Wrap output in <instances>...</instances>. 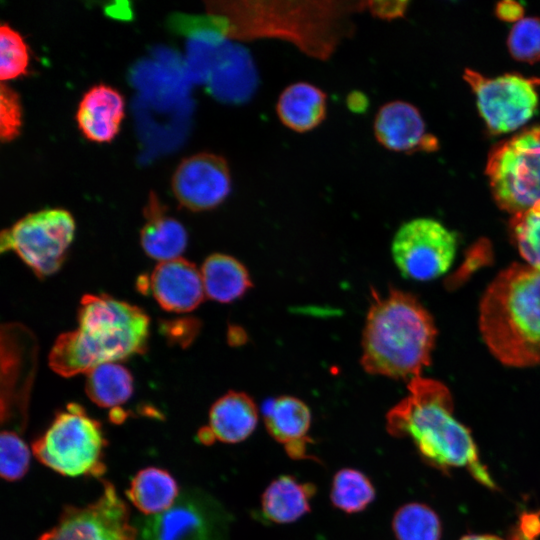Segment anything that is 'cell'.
I'll return each mask as SVG.
<instances>
[{"mask_svg": "<svg viewBox=\"0 0 540 540\" xmlns=\"http://www.w3.org/2000/svg\"><path fill=\"white\" fill-rule=\"evenodd\" d=\"M149 292L170 312H189L205 297L201 271L184 258L160 262L151 273Z\"/></svg>", "mask_w": 540, "mask_h": 540, "instance_id": "4fadbf2b", "label": "cell"}, {"mask_svg": "<svg viewBox=\"0 0 540 540\" xmlns=\"http://www.w3.org/2000/svg\"><path fill=\"white\" fill-rule=\"evenodd\" d=\"M29 50L23 37L7 24L0 28V79H15L28 72Z\"/></svg>", "mask_w": 540, "mask_h": 540, "instance_id": "4316f807", "label": "cell"}, {"mask_svg": "<svg viewBox=\"0 0 540 540\" xmlns=\"http://www.w3.org/2000/svg\"><path fill=\"white\" fill-rule=\"evenodd\" d=\"M231 517L213 496L198 488L180 491L166 511L133 520L136 540H230Z\"/></svg>", "mask_w": 540, "mask_h": 540, "instance_id": "ba28073f", "label": "cell"}, {"mask_svg": "<svg viewBox=\"0 0 540 540\" xmlns=\"http://www.w3.org/2000/svg\"><path fill=\"white\" fill-rule=\"evenodd\" d=\"M510 54L518 61H540V18L526 17L516 22L507 38Z\"/></svg>", "mask_w": 540, "mask_h": 540, "instance_id": "83f0119b", "label": "cell"}, {"mask_svg": "<svg viewBox=\"0 0 540 540\" xmlns=\"http://www.w3.org/2000/svg\"><path fill=\"white\" fill-rule=\"evenodd\" d=\"M179 494L175 479L167 471L155 467L139 471L127 491L129 500L144 516L166 511Z\"/></svg>", "mask_w": 540, "mask_h": 540, "instance_id": "7402d4cb", "label": "cell"}, {"mask_svg": "<svg viewBox=\"0 0 540 540\" xmlns=\"http://www.w3.org/2000/svg\"><path fill=\"white\" fill-rule=\"evenodd\" d=\"M376 492L371 480L354 468L338 470L331 483L332 505L348 514L364 511L375 499Z\"/></svg>", "mask_w": 540, "mask_h": 540, "instance_id": "cb8c5ba5", "label": "cell"}, {"mask_svg": "<svg viewBox=\"0 0 540 540\" xmlns=\"http://www.w3.org/2000/svg\"><path fill=\"white\" fill-rule=\"evenodd\" d=\"M264 423L270 436L285 446L308 438L311 412L302 400L280 396L266 403Z\"/></svg>", "mask_w": 540, "mask_h": 540, "instance_id": "44dd1931", "label": "cell"}, {"mask_svg": "<svg viewBox=\"0 0 540 540\" xmlns=\"http://www.w3.org/2000/svg\"><path fill=\"white\" fill-rule=\"evenodd\" d=\"M258 418V408L249 395L230 391L211 406L207 430L213 439L239 443L254 432Z\"/></svg>", "mask_w": 540, "mask_h": 540, "instance_id": "e0dca14e", "label": "cell"}, {"mask_svg": "<svg viewBox=\"0 0 540 540\" xmlns=\"http://www.w3.org/2000/svg\"><path fill=\"white\" fill-rule=\"evenodd\" d=\"M166 211L151 191L143 210L145 223L140 232V242L144 252L160 262L180 258L188 240L184 226Z\"/></svg>", "mask_w": 540, "mask_h": 540, "instance_id": "2e32d148", "label": "cell"}, {"mask_svg": "<svg viewBox=\"0 0 540 540\" xmlns=\"http://www.w3.org/2000/svg\"><path fill=\"white\" fill-rule=\"evenodd\" d=\"M496 16L506 22H518L523 19V6L516 1L505 0L496 5Z\"/></svg>", "mask_w": 540, "mask_h": 540, "instance_id": "4dcf8cb0", "label": "cell"}, {"mask_svg": "<svg viewBox=\"0 0 540 540\" xmlns=\"http://www.w3.org/2000/svg\"><path fill=\"white\" fill-rule=\"evenodd\" d=\"M458 246L457 234L430 218L403 224L392 242V257L400 273L409 279L428 281L451 267Z\"/></svg>", "mask_w": 540, "mask_h": 540, "instance_id": "30bf717a", "label": "cell"}, {"mask_svg": "<svg viewBox=\"0 0 540 540\" xmlns=\"http://www.w3.org/2000/svg\"><path fill=\"white\" fill-rule=\"evenodd\" d=\"M437 330L428 310L412 294L373 291L362 335L361 365L371 375L412 379L431 361Z\"/></svg>", "mask_w": 540, "mask_h": 540, "instance_id": "3957f363", "label": "cell"}, {"mask_svg": "<svg viewBox=\"0 0 540 540\" xmlns=\"http://www.w3.org/2000/svg\"><path fill=\"white\" fill-rule=\"evenodd\" d=\"M485 172L502 210L511 215L540 211V125L497 143L488 154Z\"/></svg>", "mask_w": 540, "mask_h": 540, "instance_id": "5b68a950", "label": "cell"}, {"mask_svg": "<svg viewBox=\"0 0 540 540\" xmlns=\"http://www.w3.org/2000/svg\"><path fill=\"white\" fill-rule=\"evenodd\" d=\"M39 540H136V529L126 503L114 486L105 482L93 503L67 507Z\"/></svg>", "mask_w": 540, "mask_h": 540, "instance_id": "8fae6325", "label": "cell"}, {"mask_svg": "<svg viewBox=\"0 0 540 540\" xmlns=\"http://www.w3.org/2000/svg\"><path fill=\"white\" fill-rule=\"evenodd\" d=\"M125 114V100L115 88L97 84L82 96L76 122L82 135L95 143H109L119 133Z\"/></svg>", "mask_w": 540, "mask_h": 540, "instance_id": "9a60e30c", "label": "cell"}, {"mask_svg": "<svg viewBox=\"0 0 540 540\" xmlns=\"http://www.w3.org/2000/svg\"><path fill=\"white\" fill-rule=\"evenodd\" d=\"M315 493L313 483L300 482L291 475H280L262 493L261 512L273 523L295 522L311 511V499Z\"/></svg>", "mask_w": 540, "mask_h": 540, "instance_id": "ac0fdd59", "label": "cell"}, {"mask_svg": "<svg viewBox=\"0 0 540 540\" xmlns=\"http://www.w3.org/2000/svg\"><path fill=\"white\" fill-rule=\"evenodd\" d=\"M105 438L100 424L75 403L58 413L46 432L32 445L36 458L50 469L70 477L98 476Z\"/></svg>", "mask_w": 540, "mask_h": 540, "instance_id": "8992f818", "label": "cell"}, {"mask_svg": "<svg viewBox=\"0 0 540 540\" xmlns=\"http://www.w3.org/2000/svg\"><path fill=\"white\" fill-rule=\"evenodd\" d=\"M408 395L386 414V429L396 438H410L424 460L447 471L465 468L480 484L495 489L480 461L470 430L453 416V399L440 381L416 376Z\"/></svg>", "mask_w": 540, "mask_h": 540, "instance_id": "6da1fadb", "label": "cell"}, {"mask_svg": "<svg viewBox=\"0 0 540 540\" xmlns=\"http://www.w3.org/2000/svg\"><path fill=\"white\" fill-rule=\"evenodd\" d=\"M200 271L205 296L220 303L232 302L252 287L246 267L226 254L216 253L208 256Z\"/></svg>", "mask_w": 540, "mask_h": 540, "instance_id": "ffe728a7", "label": "cell"}, {"mask_svg": "<svg viewBox=\"0 0 540 540\" xmlns=\"http://www.w3.org/2000/svg\"><path fill=\"white\" fill-rule=\"evenodd\" d=\"M75 234V220L62 208L29 213L3 230L1 252L12 251L40 278L62 266Z\"/></svg>", "mask_w": 540, "mask_h": 540, "instance_id": "52a82bcc", "label": "cell"}, {"mask_svg": "<svg viewBox=\"0 0 540 540\" xmlns=\"http://www.w3.org/2000/svg\"><path fill=\"white\" fill-rule=\"evenodd\" d=\"M479 329L502 364L540 366V271L519 263L501 271L480 301Z\"/></svg>", "mask_w": 540, "mask_h": 540, "instance_id": "277c9868", "label": "cell"}, {"mask_svg": "<svg viewBox=\"0 0 540 540\" xmlns=\"http://www.w3.org/2000/svg\"><path fill=\"white\" fill-rule=\"evenodd\" d=\"M22 126V107L18 94L4 82L0 88V138L2 142L15 139Z\"/></svg>", "mask_w": 540, "mask_h": 540, "instance_id": "f546056e", "label": "cell"}, {"mask_svg": "<svg viewBox=\"0 0 540 540\" xmlns=\"http://www.w3.org/2000/svg\"><path fill=\"white\" fill-rule=\"evenodd\" d=\"M30 451L13 431H3L0 438V472L9 481L19 480L27 472Z\"/></svg>", "mask_w": 540, "mask_h": 540, "instance_id": "f1b7e54d", "label": "cell"}, {"mask_svg": "<svg viewBox=\"0 0 540 540\" xmlns=\"http://www.w3.org/2000/svg\"><path fill=\"white\" fill-rule=\"evenodd\" d=\"M276 112L287 128L305 133L324 121L327 113V95L313 84L293 83L281 92Z\"/></svg>", "mask_w": 540, "mask_h": 540, "instance_id": "d6986e66", "label": "cell"}, {"mask_svg": "<svg viewBox=\"0 0 540 540\" xmlns=\"http://www.w3.org/2000/svg\"><path fill=\"white\" fill-rule=\"evenodd\" d=\"M460 540H504L499 536L489 534H470L463 536ZM509 540H534L524 535L517 527Z\"/></svg>", "mask_w": 540, "mask_h": 540, "instance_id": "1f68e13d", "label": "cell"}, {"mask_svg": "<svg viewBox=\"0 0 540 540\" xmlns=\"http://www.w3.org/2000/svg\"><path fill=\"white\" fill-rule=\"evenodd\" d=\"M392 530L396 540H440L441 522L436 512L422 503H407L395 512Z\"/></svg>", "mask_w": 540, "mask_h": 540, "instance_id": "d4e9b609", "label": "cell"}, {"mask_svg": "<svg viewBox=\"0 0 540 540\" xmlns=\"http://www.w3.org/2000/svg\"><path fill=\"white\" fill-rule=\"evenodd\" d=\"M464 79L476 95L481 117L494 134L522 127L536 112L539 78L514 73L487 78L466 69Z\"/></svg>", "mask_w": 540, "mask_h": 540, "instance_id": "9c48e42d", "label": "cell"}, {"mask_svg": "<svg viewBox=\"0 0 540 540\" xmlns=\"http://www.w3.org/2000/svg\"><path fill=\"white\" fill-rule=\"evenodd\" d=\"M509 227L513 243L526 264L540 271V211L512 215Z\"/></svg>", "mask_w": 540, "mask_h": 540, "instance_id": "484cf974", "label": "cell"}, {"mask_svg": "<svg viewBox=\"0 0 540 540\" xmlns=\"http://www.w3.org/2000/svg\"><path fill=\"white\" fill-rule=\"evenodd\" d=\"M77 320V328L58 336L49 354L50 368L61 376L88 373L146 350L149 318L135 305L88 294L81 299Z\"/></svg>", "mask_w": 540, "mask_h": 540, "instance_id": "7a4b0ae2", "label": "cell"}, {"mask_svg": "<svg viewBox=\"0 0 540 540\" xmlns=\"http://www.w3.org/2000/svg\"><path fill=\"white\" fill-rule=\"evenodd\" d=\"M86 393L103 408H117L133 393L131 373L119 363H105L87 373Z\"/></svg>", "mask_w": 540, "mask_h": 540, "instance_id": "603a6c76", "label": "cell"}, {"mask_svg": "<svg viewBox=\"0 0 540 540\" xmlns=\"http://www.w3.org/2000/svg\"><path fill=\"white\" fill-rule=\"evenodd\" d=\"M171 188L180 205L188 210L214 209L231 191L229 165L225 158L214 153L191 155L178 164Z\"/></svg>", "mask_w": 540, "mask_h": 540, "instance_id": "7c38bea8", "label": "cell"}, {"mask_svg": "<svg viewBox=\"0 0 540 540\" xmlns=\"http://www.w3.org/2000/svg\"><path fill=\"white\" fill-rule=\"evenodd\" d=\"M377 141L394 152L434 151L437 139L427 134L419 110L404 101H392L383 105L374 121Z\"/></svg>", "mask_w": 540, "mask_h": 540, "instance_id": "5bb4252c", "label": "cell"}]
</instances>
